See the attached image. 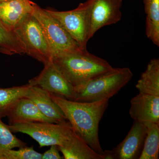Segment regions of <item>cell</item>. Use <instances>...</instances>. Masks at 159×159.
<instances>
[{
  "mask_svg": "<svg viewBox=\"0 0 159 159\" xmlns=\"http://www.w3.org/2000/svg\"><path fill=\"white\" fill-rule=\"evenodd\" d=\"M50 94L75 132L92 149L102 155L103 151L99 141V125L108 107L109 99L81 102Z\"/></svg>",
  "mask_w": 159,
  "mask_h": 159,
  "instance_id": "1",
  "label": "cell"
},
{
  "mask_svg": "<svg viewBox=\"0 0 159 159\" xmlns=\"http://www.w3.org/2000/svg\"><path fill=\"white\" fill-rule=\"evenodd\" d=\"M52 62L75 91L114 68L106 60L82 48L57 55Z\"/></svg>",
  "mask_w": 159,
  "mask_h": 159,
  "instance_id": "2",
  "label": "cell"
},
{
  "mask_svg": "<svg viewBox=\"0 0 159 159\" xmlns=\"http://www.w3.org/2000/svg\"><path fill=\"white\" fill-rule=\"evenodd\" d=\"M12 133L27 134L35 140L40 147L56 145L71 152L90 147L75 132L67 121L62 123L25 122L9 125Z\"/></svg>",
  "mask_w": 159,
  "mask_h": 159,
  "instance_id": "3",
  "label": "cell"
},
{
  "mask_svg": "<svg viewBox=\"0 0 159 159\" xmlns=\"http://www.w3.org/2000/svg\"><path fill=\"white\" fill-rule=\"evenodd\" d=\"M133 76L129 68H114L77 90L74 101L92 102L109 99L125 86Z\"/></svg>",
  "mask_w": 159,
  "mask_h": 159,
  "instance_id": "4",
  "label": "cell"
},
{
  "mask_svg": "<svg viewBox=\"0 0 159 159\" xmlns=\"http://www.w3.org/2000/svg\"><path fill=\"white\" fill-rule=\"evenodd\" d=\"M24 46L25 54L44 65L52 61L53 56L41 26L32 13L27 15L14 29Z\"/></svg>",
  "mask_w": 159,
  "mask_h": 159,
  "instance_id": "5",
  "label": "cell"
},
{
  "mask_svg": "<svg viewBox=\"0 0 159 159\" xmlns=\"http://www.w3.org/2000/svg\"><path fill=\"white\" fill-rule=\"evenodd\" d=\"M32 14L41 26L48 40L53 58L55 56L82 48L72 38L61 23L36 3L33 5ZM52 58V59H53Z\"/></svg>",
  "mask_w": 159,
  "mask_h": 159,
  "instance_id": "6",
  "label": "cell"
},
{
  "mask_svg": "<svg viewBox=\"0 0 159 159\" xmlns=\"http://www.w3.org/2000/svg\"><path fill=\"white\" fill-rule=\"evenodd\" d=\"M45 9L61 23L80 45L87 48L89 40V4L88 0L70 11H59L51 8Z\"/></svg>",
  "mask_w": 159,
  "mask_h": 159,
  "instance_id": "7",
  "label": "cell"
},
{
  "mask_svg": "<svg viewBox=\"0 0 159 159\" xmlns=\"http://www.w3.org/2000/svg\"><path fill=\"white\" fill-rule=\"evenodd\" d=\"M89 4L90 39L99 29L115 25L121 20L122 0H88Z\"/></svg>",
  "mask_w": 159,
  "mask_h": 159,
  "instance_id": "8",
  "label": "cell"
},
{
  "mask_svg": "<svg viewBox=\"0 0 159 159\" xmlns=\"http://www.w3.org/2000/svg\"><path fill=\"white\" fill-rule=\"evenodd\" d=\"M44 67L37 77L29 80L28 84L38 87L50 93L74 101L76 91L63 76L52 61L44 65Z\"/></svg>",
  "mask_w": 159,
  "mask_h": 159,
  "instance_id": "9",
  "label": "cell"
},
{
  "mask_svg": "<svg viewBox=\"0 0 159 159\" xmlns=\"http://www.w3.org/2000/svg\"><path fill=\"white\" fill-rule=\"evenodd\" d=\"M147 128L145 124L135 121L122 142L111 150L103 151V159H139L142 152Z\"/></svg>",
  "mask_w": 159,
  "mask_h": 159,
  "instance_id": "10",
  "label": "cell"
},
{
  "mask_svg": "<svg viewBox=\"0 0 159 159\" xmlns=\"http://www.w3.org/2000/svg\"><path fill=\"white\" fill-rule=\"evenodd\" d=\"M130 103L129 113L135 121L159 124V97L139 93Z\"/></svg>",
  "mask_w": 159,
  "mask_h": 159,
  "instance_id": "11",
  "label": "cell"
},
{
  "mask_svg": "<svg viewBox=\"0 0 159 159\" xmlns=\"http://www.w3.org/2000/svg\"><path fill=\"white\" fill-rule=\"evenodd\" d=\"M25 97L31 99L40 111L54 123L67 122L62 110L47 91L38 87L29 85Z\"/></svg>",
  "mask_w": 159,
  "mask_h": 159,
  "instance_id": "12",
  "label": "cell"
},
{
  "mask_svg": "<svg viewBox=\"0 0 159 159\" xmlns=\"http://www.w3.org/2000/svg\"><path fill=\"white\" fill-rule=\"evenodd\" d=\"M7 117L10 125L25 122L54 123L40 111L31 99L25 97L19 99Z\"/></svg>",
  "mask_w": 159,
  "mask_h": 159,
  "instance_id": "13",
  "label": "cell"
},
{
  "mask_svg": "<svg viewBox=\"0 0 159 159\" xmlns=\"http://www.w3.org/2000/svg\"><path fill=\"white\" fill-rule=\"evenodd\" d=\"M34 4L30 0H10L0 3V18L14 30L23 18L32 13Z\"/></svg>",
  "mask_w": 159,
  "mask_h": 159,
  "instance_id": "14",
  "label": "cell"
},
{
  "mask_svg": "<svg viewBox=\"0 0 159 159\" xmlns=\"http://www.w3.org/2000/svg\"><path fill=\"white\" fill-rule=\"evenodd\" d=\"M136 88L140 93L159 97V58H152L149 61Z\"/></svg>",
  "mask_w": 159,
  "mask_h": 159,
  "instance_id": "15",
  "label": "cell"
},
{
  "mask_svg": "<svg viewBox=\"0 0 159 159\" xmlns=\"http://www.w3.org/2000/svg\"><path fill=\"white\" fill-rule=\"evenodd\" d=\"M146 14V35L159 47V0H143Z\"/></svg>",
  "mask_w": 159,
  "mask_h": 159,
  "instance_id": "16",
  "label": "cell"
},
{
  "mask_svg": "<svg viewBox=\"0 0 159 159\" xmlns=\"http://www.w3.org/2000/svg\"><path fill=\"white\" fill-rule=\"evenodd\" d=\"M147 128L143 148L139 159H158L159 155V124L145 123Z\"/></svg>",
  "mask_w": 159,
  "mask_h": 159,
  "instance_id": "17",
  "label": "cell"
},
{
  "mask_svg": "<svg viewBox=\"0 0 159 159\" xmlns=\"http://www.w3.org/2000/svg\"><path fill=\"white\" fill-rule=\"evenodd\" d=\"M29 85L0 89V118L7 117L15 104L25 94Z\"/></svg>",
  "mask_w": 159,
  "mask_h": 159,
  "instance_id": "18",
  "label": "cell"
},
{
  "mask_svg": "<svg viewBox=\"0 0 159 159\" xmlns=\"http://www.w3.org/2000/svg\"><path fill=\"white\" fill-rule=\"evenodd\" d=\"M0 48L9 51L11 55L25 54L23 44L13 29L0 18Z\"/></svg>",
  "mask_w": 159,
  "mask_h": 159,
  "instance_id": "19",
  "label": "cell"
},
{
  "mask_svg": "<svg viewBox=\"0 0 159 159\" xmlns=\"http://www.w3.org/2000/svg\"><path fill=\"white\" fill-rule=\"evenodd\" d=\"M26 144L12 134L9 125L4 123L0 118V150L25 147Z\"/></svg>",
  "mask_w": 159,
  "mask_h": 159,
  "instance_id": "20",
  "label": "cell"
},
{
  "mask_svg": "<svg viewBox=\"0 0 159 159\" xmlns=\"http://www.w3.org/2000/svg\"><path fill=\"white\" fill-rule=\"evenodd\" d=\"M42 154L35 151L33 146L19 148L17 150L4 149L0 150V159H41Z\"/></svg>",
  "mask_w": 159,
  "mask_h": 159,
  "instance_id": "21",
  "label": "cell"
},
{
  "mask_svg": "<svg viewBox=\"0 0 159 159\" xmlns=\"http://www.w3.org/2000/svg\"><path fill=\"white\" fill-rule=\"evenodd\" d=\"M43 159H61L62 157L59 152L58 146L56 145H51L50 149L42 154Z\"/></svg>",
  "mask_w": 159,
  "mask_h": 159,
  "instance_id": "22",
  "label": "cell"
},
{
  "mask_svg": "<svg viewBox=\"0 0 159 159\" xmlns=\"http://www.w3.org/2000/svg\"><path fill=\"white\" fill-rule=\"evenodd\" d=\"M0 53L3 54H7V55H11L9 51H6L5 49H3L1 48H0Z\"/></svg>",
  "mask_w": 159,
  "mask_h": 159,
  "instance_id": "23",
  "label": "cell"
},
{
  "mask_svg": "<svg viewBox=\"0 0 159 159\" xmlns=\"http://www.w3.org/2000/svg\"><path fill=\"white\" fill-rule=\"evenodd\" d=\"M10 1V0H0V3L3 2H7V1Z\"/></svg>",
  "mask_w": 159,
  "mask_h": 159,
  "instance_id": "24",
  "label": "cell"
}]
</instances>
